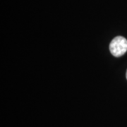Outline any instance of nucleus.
<instances>
[{
  "label": "nucleus",
  "mask_w": 127,
  "mask_h": 127,
  "mask_svg": "<svg viewBox=\"0 0 127 127\" xmlns=\"http://www.w3.org/2000/svg\"><path fill=\"white\" fill-rule=\"evenodd\" d=\"M109 50L116 57L122 56L127 52V40L122 36L114 37L109 44Z\"/></svg>",
  "instance_id": "f257e3e1"
},
{
  "label": "nucleus",
  "mask_w": 127,
  "mask_h": 127,
  "mask_svg": "<svg viewBox=\"0 0 127 127\" xmlns=\"http://www.w3.org/2000/svg\"><path fill=\"white\" fill-rule=\"evenodd\" d=\"M126 77H127V73H126Z\"/></svg>",
  "instance_id": "f03ea898"
}]
</instances>
